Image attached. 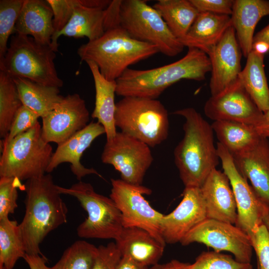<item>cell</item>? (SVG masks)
Instances as JSON below:
<instances>
[{
	"mask_svg": "<svg viewBox=\"0 0 269 269\" xmlns=\"http://www.w3.org/2000/svg\"><path fill=\"white\" fill-rule=\"evenodd\" d=\"M184 263L177 260H173L170 262L164 264H156L151 266L149 269H183Z\"/></svg>",
	"mask_w": 269,
	"mask_h": 269,
	"instance_id": "obj_45",
	"label": "cell"
},
{
	"mask_svg": "<svg viewBox=\"0 0 269 269\" xmlns=\"http://www.w3.org/2000/svg\"><path fill=\"white\" fill-rule=\"evenodd\" d=\"M216 146L223 172L229 178L236 202L235 225L247 233L251 239L260 226L269 220V209L239 171L230 153L219 142Z\"/></svg>",
	"mask_w": 269,
	"mask_h": 269,
	"instance_id": "obj_11",
	"label": "cell"
},
{
	"mask_svg": "<svg viewBox=\"0 0 269 269\" xmlns=\"http://www.w3.org/2000/svg\"><path fill=\"white\" fill-rule=\"evenodd\" d=\"M111 184L110 197L121 213L124 228L144 229L165 245L160 230L163 214L153 209L143 196L150 194L151 189L141 185L128 183L121 179H111Z\"/></svg>",
	"mask_w": 269,
	"mask_h": 269,
	"instance_id": "obj_10",
	"label": "cell"
},
{
	"mask_svg": "<svg viewBox=\"0 0 269 269\" xmlns=\"http://www.w3.org/2000/svg\"><path fill=\"white\" fill-rule=\"evenodd\" d=\"M262 41L269 44V24L258 32L254 37V42Z\"/></svg>",
	"mask_w": 269,
	"mask_h": 269,
	"instance_id": "obj_47",
	"label": "cell"
},
{
	"mask_svg": "<svg viewBox=\"0 0 269 269\" xmlns=\"http://www.w3.org/2000/svg\"><path fill=\"white\" fill-rule=\"evenodd\" d=\"M119 21L132 37L155 46L165 55L175 56L183 50L159 13L146 0H122Z\"/></svg>",
	"mask_w": 269,
	"mask_h": 269,
	"instance_id": "obj_9",
	"label": "cell"
},
{
	"mask_svg": "<svg viewBox=\"0 0 269 269\" xmlns=\"http://www.w3.org/2000/svg\"><path fill=\"white\" fill-rule=\"evenodd\" d=\"M122 256H127L147 266L158 264L165 245L146 230L138 227L124 228L115 240Z\"/></svg>",
	"mask_w": 269,
	"mask_h": 269,
	"instance_id": "obj_23",
	"label": "cell"
},
{
	"mask_svg": "<svg viewBox=\"0 0 269 269\" xmlns=\"http://www.w3.org/2000/svg\"><path fill=\"white\" fill-rule=\"evenodd\" d=\"M252 50L265 56L269 52V44L262 41L254 42Z\"/></svg>",
	"mask_w": 269,
	"mask_h": 269,
	"instance_id": "obj_46",
	"label": "cell"
},
{
	"mask_svg": "<svg viewBox=\"0 0 269 269\" xmlns=\"http://www.w3.org/2000/svg\"><path fill=\"white\" fill-rule=\"evenodd\" d=\"M242 53L235 30L231 26L208 54L211 66V96L219 93L239 77Z\"/></svg>",
	"mask_w": 269,
	"mask_h": 269,
	"instance_id": "obj_18",
	"label": "cell"
},
{
	"mask_svg": "<svg viewBox=\"0 0 269 269\" xmlns=\"http://www.w3.org/2000/svg\"><path fill=\"white\" fill-rule=\"evenodd\" d=\"M98 247L84 240L73 243L50 269H92Z\"/></svg>",
	"mask_w": 269,
	"mask_h": 269,
	"instance_id": "obj_33",
	"label": "cell"
},
{
	"mask_svg": "<svg viewBox=\"0 0 269 269\" xmlns=\"http://www.w3.org/2000/svg\"><path fill=\"white\" fill-rule=\"evenodd\" d=\"M122 254L115 243L98 247V252L92 269H117Z\"/></svg>",
	"mask_w": 269,
	"mask_h": 269,
	"instance_id": "obj_40",
	"label": "cell"
},
{
	"mask_svg": "<svg viewBox=\"0 0 269 269\" xmlns=\"http://www.w3.org/2000/svg\"><path fill=\"white\" fill-rule=\"evenodd\" d=\"M206 218L200 188L185 187L178 205L162 217L160 224L162 237L165 244L180 243L190 231Z\"/></svg>",
	"mask_w": 269,
	"mask_h": 269,
	"instance_id": "obj_17",
	"label": "cell"
},
{
	"mask_svg": "<svg viewBox=\"0 0 269 269\" xmlns=\"http://www.w3.org/2000/svg\"><path fill=\"white\" fill-rule=\"evenodd\" d=\"M81 61H91L109 81H116L131 65L159 52L155 46L132 37L120 25L77 49Z\"/></svg>",
	"mask_w": 269,
	"mask_h": 269,
	"instance_id": "obj_4",
	"label": "cell"
},
{
	"mask_svg": "<svg viewBox=\"0 0 269 269\" xmlns=\"http://www.w3.org/2000/svg\"><path fill=\"white\" fill-rule=\"evenodd\" d=\"M26 254L19 224L8 217L0 220V264L13 269Z\"/></svg>",
	"mask_w": 269,
	"mask_h": 269,
	"instance_id": "obj_31",
	"label": "cell"
},
{
	"mask_svg": "<svg viewBox=\"0 0 269 269\" xmlns=\"http://www.w3.org/2000/svg\"><path fill=\"white\" fill-rule=\"evenodd\" d=\"M22 105L43 118L62 100L59 88L39 84L27 79L12 78Z\"/></svg>",
	"mask_w": 269,
	"mask_h": 269,
	"instance_id": "obj_27",
	"label": "cell"
},
{
	"mask_svg": "<svg viewBox=\"0 0 269 269\" xmlns=\"http://www.w3.org/2000/svg\"><path fill=\"white\" fill-rule=\"evenodd\" d=\"M104 127L98 122H91L84 129L79 131L63 143L57 145L53 152L46 170L50 173L60 164L70 163V169L81 181L86 175L95 174L103 178L102 176L93 168L85 167L80 162L84 152L90 146L93 141L98 136L105 134Z\"/></svg>",
	"mask_w": 269,
	"mask_h": 269,
	"instance_id": "obj_19",
	"label": "cell"
},
{
	"mask_svg": "<svg viewBox=\"0 0 269 269\" xmlns=\"http://www.w3.org/2000/svg\"><path fill=\"white\" fill-rule=\"evenodd\" d=\"M25 213L19 224L26 253L42 255L40 245L47 235L66 223L68 208L50 174L26 180Z\"/></svg>",
	"mask_w": 269,
	"mask_h": 269,
	"instance_id": "obj_1",
	"label": "cell"
},
{
	"mask_svg": "<svg viewBox=\"0 0 269 269\" xmlns=\"http://www.w3.org/2000/svg\"><path fill=\"white\" fill-rule=\"evenodd\" d=\"M264 56L252 50L239 75L243 86L264 113L269 111V86L265 72Z\"/></svg>",
	"mask_w": 269,
	"mask_h": 269,
	"instance_id": "obj_28",
	"label": "cell"
},
{
	"mask_svg": "<svg viewBox=\"0 0 269 269\" xmlns=\"http://www.w3.org/2000/svg\"><path fill=\"white\" fill-rule=\"evenodd\" d=\"M183 269H254L251 263H241L232 256L215 251L203 252L191 264L185 263Z\"/></svg>",
	"mask_w": 269,
	"mask_h": 269,
	"instance_id": "obj_35",
	"label": "cell"
},
{
	"mask_svg": "<svg viewBox=\"0 0 269 269\" xmlns=\"http://www.w3.org/2000/svg\"><path fill=\"white\" fill-rule=\"evenodd\" d=\"M39 118L40 117L36 113L22 105L12 120L7 134L1 142H8L17 135L26 132L38 123Z\"/></svg>",
	"mask_w": 269,
	"mask_h": 269,
	"instance_id": "obj_38",
	"label": "cell"
},
{
	"mask_svg": "<svg viewBox=\"0 0 269 269\" xmlns=\"http://www.w3.org/2000/svg\"><path fill=\"white\" fill-rule=\"evenodd\" d=\"M152 6L179 41L185 37L199 13L190 0H158Z\"/></svg>",
	"mask_w": 269,
	"mask_h": 269,
	"instance_id": "obj_30",
	"label": "cell"
},
{
	"mask_svg": "<svg viewBox=\"0 0 269 269\" xmlns=\"http://www.w3.org/2000/svg\"><path fill=\"white\" fill-rule=\"evenodd\" d=\"M122 0H112L105 8L89 7L90 0H81L66 26L59 33L76 38L86 37L89 41L102 36L108 30L120 25L119 10Z\"/></svg>",
	"mask_w": 269,
	"mask_h": 269,
	"instance_id": "obj_16",
	"label": "cell"
},
{
	"mask_svg": "<svg viewBox=\"0 0 269 269\" xmlns=\"http://www.w3.org/2000/svg\"><path fill=\"white\" fill-rule=\"evenodd\" d=\"M57 189L61 194L75 197L88 214L77 228L78 237L115 240L119 237L124 228L122 214L110 197L98 193L90 183L82 181L69 188L57 185Z\"/></svg>",
	"mask_w": 269,
	"mask_h": 269,
	"instance_id": "obj_8",
	"label": "cell"
},
{
	"mask_svg": "<svg viewBox=\"0 0 269 269\" xmlns=\"http://www.w3.org/2000/svg\"><path fill=\"white\" fill-rule=\"evenodd\" d=\"M240 173L269 209V141L261 137L254 145L231 154Z\"/></svg>",
	"mask_w": 269,
	"mask_h": 269,
	"instance_id": "obj_20",
	"label": "cell"
},
{
	"mask_svg": "<svg viewBox=\"0 0 269 269\" xmlns=\"http://www.w3.org/2000/svg\"><path fill=\"white\" fill-rule=\"evenodd\" d=\"M22 105L13 79L0 70V136L7 134L12 120Z\"/></svg>",
	"mask_w": 269,
	"mask_h": 269,
	"instance_id": "obj_32",
	"label": "cell"
},
{
	"mask_svg": "<svg viewBox=\"0 0 269 269\" xmlns=\"http://www.w3.org/2000/svg\"><path fill=\"white\" fill-rule=\"evenodd\" d=\"M20 181L16 177H0V220L8 217L17 207V188L24 190Z\"/></svg>",
	"mask_w": 269,
	"mask_h": 269,
	"instance_id": "obj_37",
	"label": "cell"
},
{
	"mask_svg": "<svg viewBox=\"0 0 269 269\" xmlns=\"http://www.w3.org/2000/svg\"><path fill=\"white\" fill-rule=\"evenodd\" d=\"M24 0H0V60L7 49L10 35L15 33L14 28Z\"/></svg>",
	"mask_w": 269,
	"mask_h": 269,
	"instance_id": "obj_34",
	"label": "cell"
},
{
	"mask_svg": "<svg viewBox=\"0 0 269 269\" xmlns=\"http://www.w3.org/2000/svg\"><path fill=\"white\" fill-rule=\"evenodd\" d=\"M0 177H16L20 180L43 175L53 153L52 147L41 134L37 123L8 142H1Z\"/></svg>",
	"mask_w": 269,
	"mask_h": 269,
	"instance_id": "obj_7",
	"label": "cell"
},
{
	"mask_svg": "<svg viewBox=\"0 0 269 269\" xmlns=\"http://www.w3.org/2000/svg\"><path fill=\"white\" fill-rule=\"evenodd\" d=\"M219 143L231 154L254 145L262 137L254 126L231 121H216L211 124Z\"/></svg>",
	"mask_w": 269,
	"mask_h": 269,
	"instance_id": "obj_29",
	"label": "cell"
},
{
	"mask_svg": "<svg viewBox=\"0 0 269 269\" xmlns=\"http://www.w3.org/2000/svg\"><path fill=\"white\" fill-rule=\"evenodd\" d=\"M208 55L189 48L179 60L147 70L127 69L117 80L116 94L156 99L167 88L182 79L201 81L211 72Z\"/></svg>",
	"mask_w": 269,
	"mask_h": 269,
	"instance_id": "obj_3",
	"label": "cell"
},
{
	"mask_svg": "<svg viewBox=\"0 0 269 269\" xmlns=\"http://www.w3.org/2000/svg\"><path fill=\"white\" fill-rule=\"evenodd\" d=\"M101 158L120 173L122 180L135 185H141L153 160L148 145L121 132L106 141Z\"/></svg>",
	"mask_w": 269,
	"mask_h": 269,
	"instance_id": "obj_12",
	"label": "cell"
},
{
	"mask_svg": "<svg viewBox=\"0 0 269 269\" xmlns=\"http://www.w3.org/2000/svg\"><path fill=\"white\" fill-rule=\"evenodd\" d=\"M206 217L235 225L237 208L230 181L226 174L214 169L200 187Z\"/></svg>",
	"mask_w": 269,
	"mask_h": 269,
	"instance_id": "obj_21",
	"label": "cell"
},
{
	"mask_svg": "<svg viewBox=\"0 0 269 269\" xmlns=\"http://www.w3.org/2000/svg\"><path fill=\"white\" fill-rule=\"evenodd\" d=\"M53 18L52 9L47 0H24L15 26V33L31 36L40 43L51 46L54 33Z\"/></svg>",
	"mask_w": 269,
	"mask_h": 269,
	"instance_id": "obj_22",
	"label": "cell"
},
{
	"mask_svg": "<svg viewBox=\"0 0 269 269\" xmlns=\"http://www.w3.org/2000/svg\"><path fill=\"white\" fill-rule=\"evenodd\" d=\"M23 259L30 269H50V268L46 266L47 259L45 256L26 253Z\"/></svg>",
	"mask_w": 269,
	"mask_h": 269,
	"instance_id": "obj_42",
	"label": "cell"
},
{
	"mask_svg": "<svg viewBox=\"0 0 269 269\" xmlns=\"http://www.w3.org/2000/svg\"><path fill=\"white\" fill-rule=\"evenodd\" d=\"M257 269H260L259 266L257 265Z\"/></svg>",
	"mask_w": 269,
	"mask_h": 269,
	"instance_id": "obj_49",
	"label": "cell"
},
{
	"mask_svg": "<svg viewBox=\"0 0 269 269\" xmlns=\"http://www.w3.org/2000/svg\"><path fill=\"white\" fill-rule=\"evenodd\" d=\"M232 25L230 15L199 12L179 41L184 47L198 49L208 55Z\"/></svg>",
	"mask_w": 269,
	"mask_h": 269,
	"instance_id": "obj_25",
	"label": "cell"
},
{
	"mask_svg": "<svg viewBox=\"0 0 269 269\" xmlns=\"http://www.w3.org/2000/svg\"><path fill=\"white\" fill-rule=\"evenodd\" d=\"M254 127L261 136L269 138V111L264 113L260 121Z\"/></svg>",
	"mask_w": 269,
	"mask_h": 269,
	"instance_id": "obj_44",
	"label": "cell"
},
{
	"mask_svg": "<svg viewBox=\"0 0 269 269\" xmlns=\"http://www.w3.org/2000/svg\"><path fill=\"white\" fill-rule=\"evenodd\" d=\"M184 118V136L174 150L175 164L185 187L200 188L219 164L211 126L195 109L177 110Z\"/></svg>",
	"mask_w": 269,
	"mask_h": 269,
	"instance_id": "obj_2",
	"label": "cell"
},
{
	"mask_svg": "<svg viewBox=\"0 0 269 269\" xmlns=\"http://www.w3.org/2000/svg\"><path fill=\"white\" fill-rule=\"evenodd\" d=\"M86 63L92 74L95 88V107L91 117L104 127L107 140H110L117 133L115 119L117 82L106 79L94 62L87 61Z\"/></svg>",
	"mask_w": 269,
	"mask_h": 269,
	"instance_id": "obj_26",
	"label": "cell"
},
{
	"mask_svg": "<svg viewBox=\"0 0 269 269\" xmlns=\"http://www.w3.org/2000/svg\"><path fill=\"white\" fill-rule=\"evenodd\" d=\"M269 15V0H234L231 15L242 54L247 58L252 50L254 31L257 23L265 16Z\"/></svg>",
	"mask_w": 269,
	"mask_h": 269,
	"instance_id": "obj_24",
	"label": "cell"
},
{
	"mask_svg": "<svg viewBox=\"0 0 269 269\" xmlns=\"http://www.w3.org/2000/svg\"><path fill=\"white\" fill-rule=\"evenodd\" d=\"M90 114L85 101L77 93L68 94L42 118L41 134L47 142L59 145L84 129Z\"/></svg>",
	"mask_w": 269,
	"mask_h": 269,
	"instance_id": "obj_15",
	"label": "cell"
},
{
	"mask_svg": "<svg viewBox=\"0 0 269 269\" xmlns=\"http://www.w3.org/2000/svg\"><path fill=\"white\" fill-rule=\"evenodd\" d=\"M0 269H8L3 265L0 264Z\"/></svg>",
	"mask_w": 269,
	"mask_h": 269,
	"instance_id": "obj_48",
	"label": "cell"
},
{
	"mask_svg": "<svg viewBox=\"0 0 269 269\" xmlns=\"http://www.w3.org/2000/svg\"><path fill=\"white\" fill-rule=\"evenodd\" d=\"M55 53L50 45L40 43L31 36L15 33L0 60V70L12 78L60 88L63 82L55 68Z\"/></svg>",
	"mask_w": 269,
	"mask_h": 269,
	"instance_id": "obj_5",
	"label": "cell"
},
{
	"mask_svg": "<svg viewBox=\"0 0 269 269\" xmlns=\"http://www.w3.org/2000/svg\"><path fill=\"white\" fill-rule=\"evenodd\" d=\"M117 269H149L148 267L142 265L127 256H122Z\"/></svg>",
	"mask_w": 269,
	"mask_h": 269,
	"instance_id": "obj_43",
	"label": "cell"
},
{
	"mask_svg": "<svg viewBox=\"0 0 269 269\" xmlns=\"http://www.w3.org/2000/svg\"><path fill=\"white\" fill-rule=\"evenodd\" d=\"M204 111L210 119L231 121L255 126L264 113L255 104L239 77L224 90L211 97L206 102Z\"/></svg>",
	"mask_w": 269,
	"mask_h": 269,
	"instance_id": "obj_14",
	"label": "cell"
},
{
	"mask_svg": "<svg viewBox=\"0 0 269 269\" xmlns=\"http://www.w3.org/2000/svg\"><path fill=\"white\" fill-rule=\"evenodd\" d=\"M53 11L54 33L52 37L51 47L56 52L59 44L57 36L66 26L71 19L76 6L81 0H46Z\"/></svg>",
	"mask_w": 269,
	"mask_h": 269,
	"instance_id": "obj_36",
	"label": "cell"
},
{
	"mask_svg": "<svg viewBox=\"0 0 269 269\" xmlns=\"http://www.w3.org/2000/svg\"><path fill=\"white\" fill-rule=\"evenodd\" d=\"M199 12L231 16L234 0H190Z\"/></svg>",
	"mask_w": 269,
	"mask_h": 269,
	"instance_id": "obj_41",
	"label": "cell"
},
{
	"mask_svg": "<svg viewBox=\"0 0 269 269\" xmlns=\"http://www.w3.org/2000/svg\"><path fill=\"white\" fill-rule=\"evenodd\" d=\"M260 269H269V231L262 224L258 228L251 239Z\"/></svg>",
	"mask_w": 269,
	"mask_h": 269,
	"instance_id": "obj_39",
	"label": "cell"
},
{
	"mask_svg": "<svg viewBox=\"0 0 269 269\" xmlns=\"http://www.w3.org/2000/svg\"><path fill=\"white\" fill-rule=\"evenodd\" d=\"M183 246L198 243L214 251H227L241 263H251L253 248L249 236L234 224L206 218L191 231L180 242Z\"/></svg>",
	"mask_w": 269,
	"mask_h": 269,
	"instance_id": "obj_13",
	"label": "cell"
},
{
	"mask_svg": "<svg viewBox=\"0 0 269 269\" xmlns=\"http://www.w3.org/2000/svg\"><path fill=\"white\" fill-rule=\"evenodd\" d=\"M115 125L121 132L154 147L168 135V112L157 99L123 97L116 103Z\"/></svg>",
	"mask_w": 269,
	"mask_h": 269,
	"instance_id": "obj_6",
	"label": "cell"
}]
</instances>
